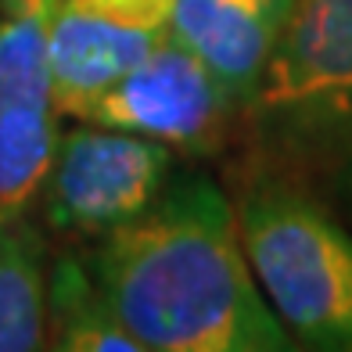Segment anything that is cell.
<instances>
[{
    "label": "cell",
    "instance_id": "6da1fadb",
    "mask_svg": "<svg viewBox=\"0 0 352 352\" xmlns=\"http://www.w3.org/2000/svg\"><path fill=\"white\" fill-rule=\"evenodd\" d=\"M87 266L144 352L295 349L248 266L234 201L205 173H173L137 219L98 237Z\"/></svg>",
    "mask_w": 352,
    "mask_h": 352
},
{
    "label": "cell",
    "instance_id": "7a4b0ae2",
    "mask_svg": "<svg viewBox=\"0 0 352 352\" xmlns=\"http://www.w3.org/2000/svg\"><path fill=\"white\" fill-rule=\"evenodd\" d=\"M234 212L252 274L295 345L352 352V234L280 173L255 176Z\"/></svg>",
    "mask_w": 352,
    "mask_h": 352
},
{
    "label": "cell",
    "instance_id": "3957f363",
    "mask_svg": "<svg viewBox=\"0 0 352 352\" xmlns=\"http://www.w3.org/2000/svg\"><path fill=\"white\" fill-rule=\"evenodd\" d=\"M173 176V148L79 119L61 133L43 184V219L54 234L98 237L137 219Z\"/></svg>",
    "mask_w": 352,
    "mask_h": 352
},
{
    "label": "cell",
    "instance_id": "277c9868",
    "mask_svg": "<svg viewBox=\"0 0 352 352\" xmlns=\"http://www.w3.org/2000/svg\"><path fill=\"white\" fill-rule=\"evenodd\" d=\"M237 111L245 108L223 79L169 33L108 83L79 119L158 140L180 155H209L219 148Z\"/></svg>",
    "mask_w": 352,
    "mask_h": 352
},
{
    "label": "cell",
    "instance_id": "5b68a950",
    "mask_svg": "<svg viewBox=\"0 0 352 352\" xmlns=\"http://www.w3.org/2000/svg\"><path fill=\"white\" fill-rule=\"evenodd\" d=\"M248 108L295 140L352 126V0H295Z\"/></svg>",
    "mask_w": 352,
    "mask_h": 352
},
{
    "label": "cell",
    "instance_id": "8992f818",
    "mask_svg": "<svg viewBox=\"0 0 352 352\" xmlns=\"http://www.w3.org/2000/svg\"><path fill=\"white\" fill-rule=\"evenodd\" d=\"M176 0H54V108L79 119L98 94L173 33Z\"/></svg>",
    "mask_w": 352,
    "mask_h": 352
},
{
    "label": "cell",
    "instance_id": "52a82bcc",
    "mask_svg": "<svg viewBox=\"0 0 352 352\" xmlns=\"http://www.w3.org/2000/svg\"><path fill=\"white\" fill-rule=\"evenodd\" d=\"M295 0H176L173 36L248 108Z\"/></svg>",
    "mask_w": 352,
    "mask_h": 352
},
{
    "label": "cell",
    "instance_id": "ba28073f",
    "mask_svg": "<svg viewBox=\"0 0 352 352\" xmlns=\"http://www.w3.org/2000/svg\"><path fill=\"white\" fill-rule=\"evenodd\" d=\"M43 324L47 349L58 352H144L83 255H58L47 270Z\"/></svg>",
    "mask_w": 352,
    "mask_h": 352
},
{
    "label": "cell",
    "instance_id": "9c48e42d",
    "mask_svg": "<svg viewBox=\"0 0 352 352\" xmlns=\"http://www.w3.org/2000/svg\"><path fill=\"white\" fill-rule=\"evenodd\" d=\"M47 252L25 216H0V352L47 349Z\"/></svg>",
    "mask_w": 352,
    "mask_h": 352
},
{
    "label": "cell",
    "instance_id": "30bf717a",
    "mask_svg": "<svg viewBox=\"0 0 352 352\" xmlns=\"http://www.w3.org/2000/svg\"><path fill=\"white\" fill-rule=\"evenodd\" d=\"M61 140L54 104H0V216H25L43 195Z\"/></svg>",
    "mask_w": 352,
    "mask_h": 352
},
{
    "label": "cell",
    "instance_id": "8fae6325",
    "mask_svg": "<svg viewBox=\"0 0 352 352\" xmlns=\"http://www.w3.org/2000/svg\"><path fill=\"white\" fill-rule=\"evenodd\" d=\"M54 0H0V104H54Z\"/></svg>",
    "mask_w": 352,
    "mask_h": 352
},
{
    "label": "cell",
    "instance_id": "7c38bea8",
    "mask_svg": "<svg viewBox=\"0 0 352 352\" xmlns=\"http://www.w3.org/2000/svg\"><path fill=\"white\" fill-rule=\"evenodd\" d=\"M342 190H345V201L352 205V148H349L345 162H342Z\"/></svg>",
    "mask_w": 352,
    "mask_h": 352
}]
</instances>
